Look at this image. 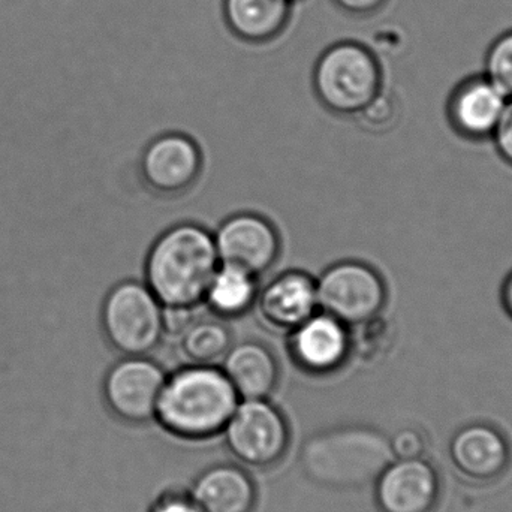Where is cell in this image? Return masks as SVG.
<instances>
[{
    "label": "cell",
    "mask_w": 512,
    "mask_h": 512,
    "mask_svg": "<svg viewBox=\"0 0 512 512\" xmlns=\"http://www.w3.org/2000/svg\"><path fill=\"white\" fill-rule=\"evenodd\" d=\"M219 265L213 234L186 222L165 231L153 243L147 254L144 283L162 307L197 309Z\"/></svg>",
    "instance_id": "cell-1"
},
{
    "label": "cell",
    "mask_w": 512,
    "mask_h": 512,
    "mask_svg": "<svg viewBox=\"0 0 512 512\" xmlns=\"http://www.w3.org/2000/svg\"><path fill=\"white\" fill-rule=\"evenodd\" d=\"M239 402L221 367L186 364L167 375L155 421L183 441H206L222 435Z\"/></svg>",
    "instance_id": "cell-2"
},
{
    "label": "cell",
    "mask_w": 512,
    "mask_h": 512,
    "mask_svg": "<svg viewBox=\"0 0 512 512\" xmlns=\"http://www.w3.org/2000/svg\"><path fill=\"white\" fill-rule=\"evenodd\" d=\"M321 104L340 116H357L382 92V69L375 54L354 41L331 45L313 71Z\"/></svg>",
    "instance_id": "cell-3"
},
{
    "label": "cell",
    "mask_w": 512,
    "mask_h": 512,
    "mask_svg": "<svg viewBox=\"0 0 512 512\" xmlns=\"http://www.w3.org/2000/svg\"><path fill=\"white\" fill-rule=\"evenodd\" d=\"M102 328L123 357H147L164 339V309L146 283L125 280L105 297Z\"/></svg>",
    "instance_id": "cell-4"
},
{
    "label": "cell",
    "mask_w": 512,
    "mask_h": 512,
    "mask_svg": "<svg viewBox=\"0 0 512 512\" xmlns=\"http://www.w3.org/2000/svg\"><path fill=\"white\" fill-rule=\"evenodd\" d=\"M231 456L243 468H273L291 444L285 415L268 399L240 400L222 432Z\"/></svg>",
    "instance_id": "cell-5"
},
{
    "label": "cell",
    "mask_w": 512,
    "mask_h": 512,
    "mask_svg": "<svg viewBox=\"0 0 512 512\" xmlns=\"http://www.w3.org/2000/svg\"><path fill=\"white\" fill-rule=\"evenodd\" d=\"M387 297L384 277L366 262H337L316 280L318 309L349 328L381 315Z\"/></svg>",
    "instance_id": "cell-6"
},
{
    "label": "cell",
    "mask_w": 512,
    "mask_h": 512,
    "mask_svg": "<svg viewBox=\"0 0 512 512\" xmlns=\"http://www.w3.org/2000/svg\"><path fill=\"white\" fill-rule=\"evenodd\" d=\"M167 372L149 357H125L108 370L104 400L111 414L129 426H144L156 418Z\"/></svg>",
    "instance_id": "cell-7"
},
{
    "label": "cell",
    "mask_w": 512,
    "mask_h": 512,
    "mask_svg": "<svg viewBox=\"0 0 512 512\" xmlns=\"http://www.w3.org/2000/svg\"><path fill=\"white\" fill-rule=\"evenodd\" d=\"M213 237L221 264L240 268L256 279L268 273L279 258V233L268 219L255 213L231 216Z\"/></svg>",
    "instance_id": "cell-8"
},
{
    "label": "cell",
    "mask_w": 512,
    "mask_h": 512,
    "mask_svg": "<svg viewBox=\"0 0 512 512\" xmlns=\"http://www.w3.org/2000/svg\"><path fill=\"white\" fill-rule=\"evenodd\" d=\"M201 170L200 147L188 135L177 132L155 138L141 156L143 182L161 197L186 194L200 179Z\"/></svg>",
    "instance_id": "cell-9"
},
{
    "label": "cell",
    "mask_w": 512,
    "mask_h": 512,
    "mask_svg": "<svg viewBox=\"0 0 512 512\" xmlns=\"http://www.w3.org/2000/svg\"><path fill=\"white\" fill-rule=\"evenodd\" d=\"M254 309L262 327L292 333L319 310L316 279L300 270L280 273L259 289Z\"/></svg>",
    "instance_id": "cell-10"
},
{
    "label": "cell",
    "mask_w": 512,
    "mask_h": 512,
    "mask_svg": "<svg viewBox=\"0 0 512 512\" xmlns=\"http://www.w3.org/2000/svg\"><path fill=\"white\" fill-rule=\"evenodd\" d=\"M288 336L292 360L310 375L337 372L352 354L349 327L321 310Z\"/></svg>",
    "instance_id": "cell-11"
},
{
    "label": "cell",
    "mask_w": 512,
    "mask_h": 512,
    "mask_svg": "<svg viewBox=\"0 0 512 512\" xmlns=\"http://www.w3.org/2000/svg\"><path fill=\"white\" fill-rule=\"evenodd\" d=\"M375 484L381 512H433L441 496L438 471L423 459L391 462Z\"/></svg>",
    "instance_id": "cell-12"
},
{
    "label": "cell",
    "mask_w": 512,
    "mask_h": 512,
    "mask_svg": "<svg viewBox=\"0 0 512 512\" xmlns=\"http://www.w3.org/2000/svg\"><path fill=\"white\" fill-rule=\"evenodd\" d=\"M510 96L484 74L460 81L447 104L450 125L460 137L472 141L492 138Z\"/></svg>",
    "instance_id": "cell-13"
},
{
    "label": "cell",
    "mask_w": 512,
    "mask_h": 512,
    "mask_svg": "<svg viewBox=\"0 0 512 512\" xmlns=\"http://www.w3.org/2000/svg\"><path fill=\"white\" fill-rule=\"evenodd\" d=\"M454 468L472 483L489 484L499 480L510 465V445L495 427L471 424L454 435L450 444Z\"/></svg>",
    "instance_id": "cell-14"
},
{
    "label": "cell",
    "mask_w": 512,
    "mask_h": 512,
    "mask_svg": "<svg viewBox=\"0 0 512 512\" xmlns=\"http://www.w3.org/2000/svg\"><path fill=\"white\" fill-rule=\"evenodd\" d=\"M189 495L201 512H252L258 490L243 466H212L195 478Z\"/></svg>",
    "instance_id": "cell-15"
},
{
    "label": "cell",
    "mask_w": 512,
    "mask_h": 512,
    "mask_svg": "<svg viewBox=\"0 0 512 512\" xmlns=\"http://www.w3.org/2000/svg\"><path fill=\"white\" fill-rule=\"evenodd\" d=\"M222 372L240 400L268 399L279 384V363L264 343H237L221 361Z\"/></svg>",
    "instance_id": "cell-16"
},
{
    "label": "cell",
    "mask_w": 512,
    "mask_h": 512,
    "mask_svg": "<svg viewBox=\"0 0 512 512\" xmlns=\"http://www.w3.org/2000/svg\"><path fill=\"white\" fill-rule=\"evenodd\" d=\"M291 6L292 0H224L228 26L249 42L276 38L288 23Z\"/></svg>",
    "instance_id": "cell-17"
},
{
    "label": "cell",
    "mask_w": 512,
    "mask_h": 512,
    "mask_svg": "<svg viewBox=\"0 0 512 512\" xmlns=\"http://www.w3.org/2000/svg\"><path fill=\"white\" fill-rule=\"evenodd\" d=\"M258 279L240 268L219 265L207 286L203 303L215 318L236 319L254 309Z\"/></svg>",
    "instance_id": "cell-18"
},
{
    "label": "cell",
    "mask_w": 512,
    "mask_h": 512,
    "mask_svg": "<svg viewBox=\"0 0 512 512\" xmlns=\"http://www.w3.org/2000/svg\"><path fill=\"white\" fill-rule=\"evenodd\" d=\"M186 364L216 366L233 346V334L222 319L195 318L177 336Z\"/></svg>",
    "instance_id": "cell-19"
},
{
    "label": "cell",
    "mask_w": 512,
    "mask_h": 512,
    "mask_svg": "<svg viewBox=\"0 0 512 512\" xmlns=\"http://www.w3.org/2000/svg\"><path fill=\"white\" fill-rule=\"evenodd\" d=\"M484 75L507 96H512V30L490 44L484 60Z\"/></svg>",
    "instance_id": "cell-20"
},
{
    "label": "cell",
    "mask_w": 512,
    "mask_h": 512,
    "mask_svg": "<svg viewBox=\"0 0 512 512\" xmlns=\"http://www.w3.org/2000/svg\"><path fill=\"white\" fill-rule=\"evenodd\" d=\"M360 125L370 132L388 131L397 120V104L382 92L357 114Z\"/></svg>",
    "instance_id": "cell-21"
},
{
    "label": "cell",
    "mask_w": 512,
    "mask_h": 512,
    "mask_svg": "<svg viewBox=\"0 0 512 512\" xmlns=\"http://www.w3.org/2000/svg\"><path fill=\"white\" fill-rule=\"evenodd\" d=\"M360 339L352 337V352H357L360 357L373 358L384 351L388 337V324L381 315L369 319L364 324L358 325Z\"/></svg>",
    "instance_id": "cell-22"
},
{
    "label": "cell",
    "mask_w": 512,
    "mask_h": 512,
    "mask_svg": "<svg viewBox=\"0 0 512 512\" xmlns=\"http://www.w3.org/2000/svg\"><path fill=\"white\" fill-rule=\"evenodd\" d=\"M391 453L396 460L423 459L426 453L424 435L417 429H402L390 439Z\"/></svg>",
    "instance_id": "cell-23"
},
{
    "label": "cell",
    "mask_w": 512,
    "mask_h": 512,
    "mask_svg": "<svg viewBox=\"0 0 512 512\" xmlns=\"http://www.w3.org/2000/svg\"><path fill=\"white\" fill-rule=\"evenodd\" d=\"M492 140L502 161L512 167V96L508 98L501 120L493 132Z\"/></svg>",
    "instance_id": "cell-24"
},
{
    "label": "cell",
    "mask_w": 512,
    "mask_h": 512,
    "mask_svg": "<svg viewBox=\"0 0 512 512\" xmlns=\"http://www.w3.org/2000/svg\"><path fill=\"white\" fill-rule=\"evenodd\" d=\"M149 512H201L189 492L162 493L153 502Z\"/></svg>",
    "instance_id": "cell-25"
},
{
    "label": "cell",
    "mask_w": 512,
    "mask_h": 512,
    "mask_svg": "<svg viewBox=\"0 0 512 512\" xmlns=\"http://www.w3.org/2000/svg\"><path fill=\"white\" fill-rule=\"evenodd\" d=\"M387 2L388 0H334L336 5L354 15L373 14V12H378Z\"/></svg>",
    "instance_id": "cell-26"
},
{
    "label": "cell",
    "mask_w": 512,
    "mask_h": 512,
    "mask_svg": "<svg viewBox=\"0 0 512 512\" xmlns=\"http://www.w3.org/2000/svg\"><path fill=\"white\" fill-rule=\"evenodd\" d=\"M501 300L504 304L505 312L512 318V271L505 277L504 285L501 289Z\"/></svg>",
    "instance_id": "cell-27"
}]
</instances>
